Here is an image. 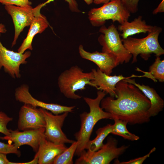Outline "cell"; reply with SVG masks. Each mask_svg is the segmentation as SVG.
Wrapping results in <instances>:
<instances>
[{
  "label": "cell",
  "instance_id": "6da1fadb",
  "mask_svg": "<svg viewBox=\"0 0 164 164\" xmlns=\"http://www.w3.org/2000/svg\"><path fill=\"white\" fill-rule=\"evenodd\" d=\"M116 99L109 96L101 100V107L110 114L112 119H118L131 125L148 122L151 102L134 85L122 80L116 84Z\"/></svg>",
  "mask_w": 164,
  "mask_h": 164
},
{
  "label": "cell",
  "instance_id": "7a4b0ae2",
  "mask_svg": "<svg viewBox=\"0 0 164 164\" xmlns=\"http://www.w3.org/2000/svg\"><path fill=\"white\" fill-rule=\"evenodd\" d=\"M107 94L99 90L95 98L84 97V100L89 107V111L84 112L80 114V127L79 130L74 135L77 142L75 153L76 155L79 156L86 149V145L90 140L94 127L98 121L103 119H112L111 114L104 111L100 106L101 100Z\"/></svg>",
  "mask_w": 164,
  "mask_h": 164
},
{
  "label": "cell",
  "instance_id": "3957f363",
  "mask_svg": "<svg viewBox=\"0 0 164 164\" xmlns=\"http://www.w3.org/2000/svg\"><path fill=\"white\" fill-rule=\"evenodd\" d=\"M162 31L161 27L153 26L152 31L148 32L147 36L145 37L136 38L129 37L125 39H121L124 46L132 55V63L137 62V57L139 54L146 60L152 53L155 54L156 56L164 54V50L158 40L159 35Z\"/></svg>",
  "mask_w": 164,
  "mask_h": 164
},
{
  "label": "cell",
  "instance_id": "277c9868",
  "mask_svg": "<svg viewBox=\"0 0 164 164\" xmlns=\"http://www.w3.org/2000/svg\"><path fill=\"white\" fill-rule=\"evenodd\" d=\"M94 79L91 71L85 72L80 67L75 65L61 73L58 77V84L60 92L65 97L77 100L80 99L81 96L76 92L85 89L87 85L94 87L91 82Z\"/></svg>",
  "mask_w": 164,
  "mask_h": 164
},
{
  "label": "cell",
  "instance_id": "5b68a950",
  "mask_svg": "<svg viewBox=\"0 0 164 164\" xmlns=\"http://www.w3.org/2000/svg\"><path fill=\"white\" fill-rule=\"evenodd\" d=\"M130 13L121 0H111L100 7L91 9L88 12V16L91 25L99 27L104 25L108 20L122 24L128 20Z\"/></svg>",
  "mask_w": 164,
  "mask_h": 164
},
{
  "label": "cell",
  "instance_id": "8992f818",
  "mask_svg": "<svg viewBox=\"0 0 164 164\" xmlns=\"http://www.w3.org/2000/svg\"><path fill=\"white\" fill-rule=\"evenodd\" d=\"M99 32L101 34L98 40L102 46V52L114 56L120 64L128 63L132 55L124 46L117 28L113 24L108 27L101 26Z\"/></svg>",
  "mask_w": 164,
  "mask_h": 164
},
{
  "label": "cell",
  "instance_id": "52a82bcc",
  "mask_svg": "<svg viewBox=\"0 0 164 164\" xmlns=\"http://www.w3.org/2000/svg\"><path fill=\"white\" fill-rule=\"evenodd\" d=\"M118 141L109 137L106 143L98 150L91 152L84 150L76 159V164H109L114 159L123 154L128 146L118 147Z\"/></svg>",
  "mask_w": 164,
  "mask_h": 164
},
{
  "label": "cell",
  "instance_id": "ba28073f",
  "mask_svg": "<svg viewBox=\"0 0 164 164\" xmlns=\"http://www.w3.org/2000/svg\"><path fill=\"white\" fill-rule=\"evenodd\" d=\"M40 109L46 122L44 135L46 139L57 144L73 143L75 141L68 138L62 130L69 112L55 115L46 109Z\"/></svg>",
  "mask_w": 164,
  "mask_h": 164
},
{
  "label": "cell",
  "instance_id": "9c48e42d",
  "mask_svg": "<svg viewBox=\"0 0 164 164\" xmlns=\"http://www.w3.org/2000/svg\"><path fill=\"white\" fill-rule=\"evenodd\" d=\"M9 130L10 134L9 135L0 137V138L7 140L9 144L13 142L18 149L22 145H26L31 146L37 152L41 142L45 138V128L22 132L18 130Z\"/></svg>",
  "mask_w": 164,
  "mask_h": 164
},
{
  "label": "cell",
  "instance_id": "30bf717a",
  "mask_svg": "<svg viewBox=\"0 0 164 164\" xmlns=\"http://www.w3.org/2000/svg\"><path fill=\"white\" fill-rule=\"evenodd\" d=\"M31 54L29 51L21 53L8 50L3 45L0 40V70L3 67L5 72L12 77L19 78L20 66L27 63L26 60Z\"/></svg>",
  "mask_w": 164,
  "mask_h": 164
},
{
  "label": "cell",
  "instance_id": "8fae6325",
  "mask_svg": "<svg viewBox=\"0 0 164 164\" xmlns=\"http://www.w3.org/2000/svg\"><path fill=\"white\" fill-rule=\"evenodd\" d=\"M46 122L40 108L24 104L21 108L18 122V129L24 131L45 128Z\"/></svg>",
  "mask_w": 164,
  "mask_h": 164
},
{
  "label": "cell",
  "instance_id": "7c38bea8",
  "mask_svg": "<svg viewBox=\"0 0 164 164\" xmlns=\"http://www.w3.org/2000/svg\"><path fill=\"white\" fill-rule=\"evenodd\" d=\"M15 96L16 100L24 104H28L35 107L50 111L55 115H58L64 112H72L75 106H67L60 104L47 103L39 101L34 98L29 91L28 87L26 85H22L15 90Z\"/></svg>",
  "mask_w": 164,
  "mask_h": 164
},
{
  "label": "cell",
  "instance_id": "4fadbf2b",
  "mask_svg": "<svg viewBox=\"0 0 164 164\" xmlns=\"http://www.w3.org/2000/svg\"><path fill=\"white\" fill-rule=\"evenodd\" d=\"M5 8L12 17L15 27V35L12 47L16 43L20 33L25 27L30 26L35 15L34 8L32 6L21 7L5 5Z\"/></svg>",
  "mask_w": 164,
  "mask_h": 164
},
{
  "label": "cell",
  "instance_id": "5bb4252c",
  "mask_svg": "<svg viewBox=\"0 0 164 164\" xmlns=\"http://www.w3.org/2000/svg\"><path fill=\"white\" fill-rule=\"evenodd\" d=\"M91 71L93 72L94 77V79L91 80L94 87L108 94L110 96L114 98H116L117 96L115 93V86L119 82L124 79L133 77H144V75L138 76L134 74L128 77H124L122 75L118 76L115 75L111 76L102 72L98 68L97 70L92 69Z\"/></svg>",
  "mask_w": 164,
  "mask_h": 164
},
{
  "label": "cell",
  "instance_id": "9a60e30c",
  "mask_svg": "<svg viewBox=\"0 0 164 164\" xmlns=\"http://www.w3.org/2000/svg\"><path fill=\"white\" fill-rule=\"evenodd\" d=\"M78 50L82 58L93 62L101 71L108 75H110L113 69L120 64L116 58L110 54L97 51L89 52L82 45L79 46Z\"/></svg>",
  "mask_w": 164,
  "mask_h": 164
},
{
  "label": "cell",
  "instance_id": "2e32d148",
  "mask_svg": "<svg viewBox=\"0 0 164 164\" xmlns=\"http://www.w3.org/2000/svg\"><path fill=\"white\" fill-rule=\"evenodd\" d=\"M35 15L30 25L27 36L18 50V52L24 53L29 49L32 50V43L34 36L38 33L43 32L49 26V23L45 16L41 14V8L39 5L34 8Z\"/></svg>",
  "mask_w": 164,
  "mask_h": 164
},
{
  "label": "cell",
  "instance_id": "e0dca14e",
  "mask_svg": "<svg viewBox=\"0 0 164 164\" xmlns=\"http://www.w3.org/2000/svg\"><path fill=\"white\" fill-rule=\"evenodd\" d=\"M67 148L65 144H56L45 138L41 142L36 154L38 156V163L53 164L55 157Z\"/></svg>",
  "mask_w": 164,
  "mask_h": 164
},
{
  "label": "cell",
  "instance_id": "ac0fdd59",
  "mask_svg": "<svg viewBox=\"0 0 164 164\" xmlns=\"http://www.w3.org/2000/svg\"><path fill=\"white\" fill-rule=\"evenodd\" d=\"M123 80L135 85L149 99L151 102V106L149 112L151 117L157 115L163 110L164 101L154 88L148 85L137 83L134 79L128 78Z\"/></svg>",
  "mask_w": 164,
  "mask_h": 164
},
{
  "label": "cell",
  "instance_id": "d6986e66",
  "mask_svg": "<svg viewBox=\"0 0 164 164\" xmlns=\"http://www.w3.org/2000/svg\"><path fill=\"white\" fill-rule=\"evenodd\" d=\"M153 26L147 25L142 16H139L131 22L126 21L119 25L118 30L121 32L120 34L122 39H125L130 36L141 33H145L152 30Z\"/></svg>",
  "mask_w": 164,
  "mask_h": 164
},
{
  "label": "cell",
  "instance_id": "ffe728a7",
  "mask_svg": "<svg viewBox=\"0 0 164 164\" xmlns=\"http://www.w3.org/2000/svg\"><path fill=\"white\" fill-rule=\"evenodd\" d=\"M112 125L108 124L106 125L98 128L96 132V137L92 140H89L87 142L86 149L91 152L97 151L103 146V142L105 138L111 133Z\"/></svg>",
  "mask_w": 164,
  "mask_h": 164
},
{
  "label": "cell",
  "instance_id": "44dd1931",
  "mask_svg": "<svg viewBox=\"0 0 164 164\" xmlns=\"http://www.w3.org/2000/svg\"><path fill=\"white\" fill-rule=\"evenodd\" d=\"M138 70L142 72L146 75V77L155 82L157 80L161 82H164V60H161L160 56H156L155 62L149 67V72L143 71L139 69Z\"/></svg>",
  "mask_w": 164,
  "mask_h": 164
},
{
  "label": "cell",
  "instance_id": "7402d4cb",
  "mask_svg": "<svg viewBox=\"0 0 164 164\" xmlns=\"http://www.w3.org/2000/svg\"><path fill=\"white\" fill-rule=\"evenodd\" d=\"M114 123L112 125L111 133L122 137L125 139L131 141H137L139 137L130 132L127 129L128 122L118 119H113Z\"/></svg>",
  "mask_w": 164,
  "mask_h": 164
},
{
  "label": "cell",
  "instance_id": "603a6c76",
  "mask_svg": "<svg viewBox=\"0 0 164 164\" xmlns=\"http://www.w3.org/2000/svg\"><path fill=\"white\" fill-rule=\"evenodd\" d=\"M77 142L74 141L70 146L67 148L55 158L53 164H73V158L76 152Z\"/></svg>",
  "mask_w": 164,
  "mask_h": 164
},
{
  "label": "cell",
  "instance_id": "cb8c5ba5",
  "mask_svg": "<svg viewBox=\"0 0 164 164\" xmlns=\"http://www.w3.org/2000/svg\"><path fill=\"white\" fill-rule=\"evenodd\" d=\"M12 120V118L7 116L4 112L0 111V132L5 136L9 135L10 134L9 129L7 126L8 123Z\"/></svg>",
  "mask_w": 164,
  "mask_h": 164
},
{
  "label": "cell",
  "instance_id": "d4e9b609",
  "mask_svg": "<svg viewBox=\"0 0 164 164\" xmlns=\"http://www.w3.org/2000/svg\"><path fill=\"white\" fill-rule=\"evenodd\" d=\"M0 153L6 154L13 153L18 157L21 155V152L14 144H5L0 142Z\"/></svg>",
  "mask_w": 164,
  "mask_h": 164
},
{
  "label": "cell",
  "instance_id": "484cf974",
  "mask_svg": "<svg viewBox=\"0 0 164 164\" xmlns=\"http://www.w3.org/2000/svg\"><path fill=\"white\" fill-rule=\"evenodd\" d=\"M156 150V148L152 149L149 153L144 156L135 158L126 162H120L118 160H116L114 164H142L149 157L151 153Z\"/></svg>",
  "mask_w": 164,
  "mask_h": 164
},
{
  "label": "cell",
  "instance_id": "4316f807",
  "mask_svg": "<svg viewBox=\"0 0 164 164\" xmlns=\"http://www.w3.org/2000/svg\"><path fill=\"white\" fill-rule=\"evenodd\" d=\"M0 2L5 5H14L21 7H29L32 4L29 0H0Z\"/></svg>",
  "mask_w": 164,
  "mask_h": 164
},
{
  "label": "cell",
  "instance_id": "83f0119b",
  "mask_svg": "<svg viewBox=\"0 0 164 164\" xmlns=\"http://www.w3.org/2000/svg\"><path fill=\"white\" fill-rule=\"evenodd\" d=\"M139 0H121L125 6L130 13H135L138 11Z\"/></svg>",
  "mask_w": 164,
  "mask_h": 164
},
{
  "label": "cell",
  "instance_id": "f1b7e54d",
  "mask_svg": "<svg viewBox=\"0 0 164 164\" xmlns=\"http://www.w3.org/2000/svg\"><path fill=\"white\" fill-rule=\"evenodd\" d=\"M54 0H47L45 2L41 4L42 8L47 4L53 2ZM68 4L70 10L73 12H79L80 10L78 9L77 3L75 0H65Z\"/></svg>",
  "mask_w": 164,
  "mask_h": 164
},
{
  "label": "cell",
  "instance_id": "f546056e",
  "mask_svg": "<svg viewBox=\"0 0 164 164\" xmlns=\"http://www.w3.org/2000/svg\"><path fill=\"white\" fill-rule=\"evenodd\" d=\"M6 154L0 153V164H20V163L9 161L7 158Z\"/></svg>",
  "mask_w": 164,
  "mask_h": 164
},
{
  "label": "cell",
  "instance_id": "4dcf8cb0",
  "mask_svg": "<svg viewBox=\"0 0 164 164\" xmlns=\"http://www.w3.org/2000/svg\"><path fill=\"white\" fill-rule=\"evenodd\" d=\"M164 0H162L161 3L152 12L153 14H156L158 13L163 12H164Z\"/></svg>",
  "mask_w": 164,
  "mask_h": 164
},
{
  "label": "cell",
  "instance_id": "1f68e13d",
  "mask_svg": "<svg viewBox=\"0 0 164 164\" xmlns=\"http://www.w3.org/2000/svg\"><path fill=\"white\" fill-rule=\"evenodd\" d=\"M94 3L96 4H100L107 3L111 0H93Z\"/></svg>",
  "mask_w": 164,
  "mask_h": 164
},
{
  "label": "cell",
  "instance_id": "d6a6232c",
  "mask_svg": "<svg viewBox=\"0 0 164 164\" xmlns=\"http://www.w3.org/2000/svg\"><path fill=\"white\" fill-rule=\"evenodd\" d=\"M6 32V29L4 25L0 23V33H4Z\"/></svg>",
  "mask_w": 164,
  "mask_h": 164
},
{
  "label": "cell",
  "instance_id": "836d02e7",
  "mask_svg": "<svg viewBox=\"0 0 164 164\" xmlns=\"http://www.w3.org/2000/svg\"><path fill=\"white\" fill-rule=\"evenodd\" d=\"M87 5H90L93 2V0H84Z\"/></svg>",
  "mask_w": 164,
  "mask_h": 164
},
{
  "label": "cell",
  "instance_id": "e575fe53",
  "mask_svg": "<svg viewBox=\"0 0 164 164\" xmlns=\"http://www.w3.org/2000/svg\"><path fill=\"white\" fill-rule=\"evenodd\" d=\"M138 69H139V68H137V69H136V70H138Z\"/></svg>",
  "mask_w": 164,
  "mask_h": 164
}]
</instances>
